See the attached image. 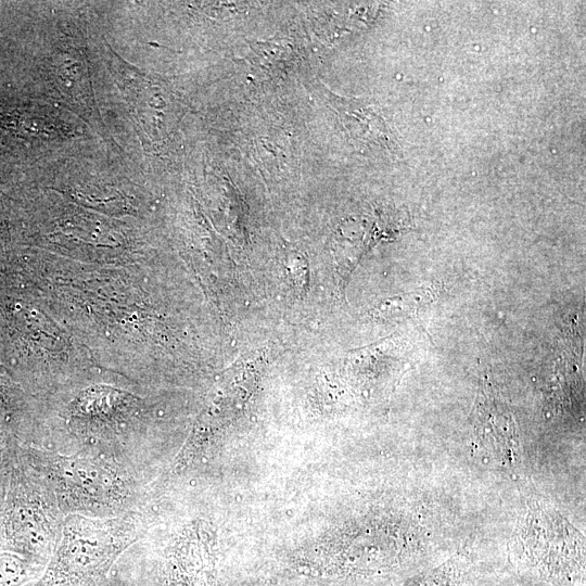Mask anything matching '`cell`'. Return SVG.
<instances>
[{"mask_svg": "<svg viewBox=\"0 0 586 586\" xmlns=\"http://www.w3.org/2000/svg\"><path fill=\"white\" fill-rule=\"evenodd\" d=\"M136 536L124 521L71 515L46 571L27 586H95Z\"/></svg>", "mask_w": 586, "mask_h": 586, "instance_id": "cell-1", "label": "cell"}, {"mask_svg": "<svg viewBox=\"0 0 586 586\" xmlns=\"http://www.w3.org/2000/svg\"><path fill=\"white\" fill-rule=\"evenodd\" d=\"M31 463L59 484L63 492L89 501L107 504L119 491L118 481L99 462L84 457H67L27 448L24 453Z\"/></svg>", "mask_w": 586, "mask_h": 586, "instance_id": "cell-2", "label": "cell"}, {"mask_svg": "<svg viewBox=\"0 0 586 586\" xmlns=\"http://www.w3.org/2000/svg\"><path fill=\"white\" fill-rule=\"evenodd\" d=\"M476 437L499 463L512 467L520 460V447L512 413L485 382L473 412Z\"/></svg>", "mask_w": 586, "mask_h": 586, "instance_id": "cell-3", "label": "cell"}, {"mask_svg": "<svg viewBox=\"0 0 586 586\" xmlns=\"http://www.w3.org/2000/svg\"><path fill=\"white\" fill-rule=\"evenodd\" d=\"M33 563L26 559L0 550V586H24L36 574Z\"/></svg>", "mask_w": 586, "mask_h": 586, "instance_id": "cell-4", "label": "cell"}, {"mask_svg": "<svg viewBox=\"0 0 586 586\" xmlns=\"http://www.w3.org/2000/svg\"><path fill=\"white\" fill-rule=\"evenodd\" d=\"M435 293L434 289L423 286L381 305L378 310L386 317L416 315L422 307L434 300Z\"/></svg>", "mask_w": 586, "mask_h": 586, "instance_id": "cell-5", "label": "cell"}]
</instances>
